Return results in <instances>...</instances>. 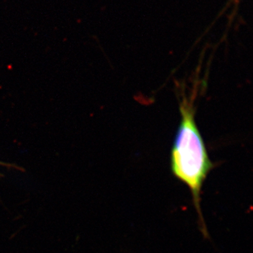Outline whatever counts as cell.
<instances>
[{"mask_svg":"<svg viewBox=\"0 0 253 253\" xmlns=\"http://www.w3.org/2000/svg\"><path fill=\"white\" fill-rule=\"evenodd\" d=\"M183 94L179 102L181 121L170 153L173 175L189 187L205 237L208 231L201 208V194L204 181L214 166L208 156L204 139L195 121L194 96Z\"/></svg>","mask_w":253,"mask_h":253,"instance_id":"cell-1","label":"cell"},{"mask_svg":"<svg viewBox=\"0 0 253 253\" xmlns=\"http://www.w3.org/2000/svg\"><path fill=\"white\" fill-rule=\"evenodd\" d=\"M0 166H7V164H5L4 163L0 162Z\"/></svg>","mask_w":253,"mask_h":253,"instance_id":"cell-2","label":"cell"}]
</instances>
